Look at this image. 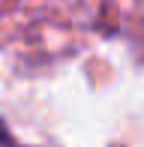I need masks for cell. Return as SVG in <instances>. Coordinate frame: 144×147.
Listing matches in <instances>:
<instances>
[{
  "mask_svg": "<svg viewBox=\"0 0 144 147\" xmlns=\"http://www.w3.org/2000/svg\"><path fill=\"white\" fill-rule=\"evenodd\" d=\"M3 138H6V132H3V123H0V141H3Z\"/></svg>",
  "mask_w": 144,
  "mask_h": 147,
  "instance_id": "cell-1",
  "label": "cell"
}]
</instances>
